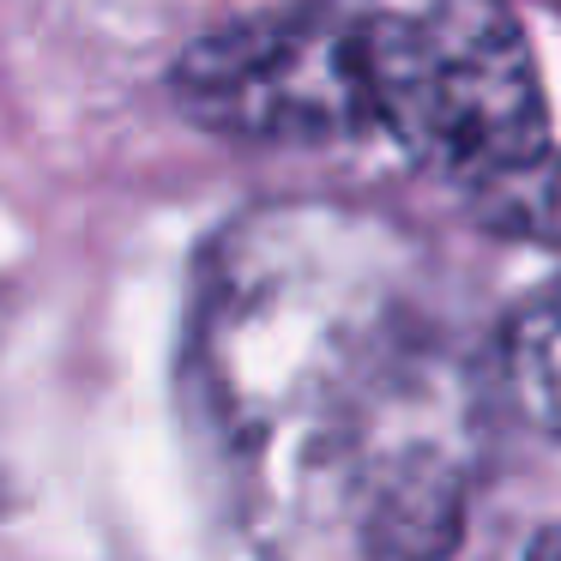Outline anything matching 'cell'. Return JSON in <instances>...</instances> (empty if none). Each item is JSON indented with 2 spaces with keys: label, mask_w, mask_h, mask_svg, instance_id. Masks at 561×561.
Here are the masks:
<instances>
[{
  "label": "cell",
  "mask_w": 561,
  "mask_h": 561,
  "mask_svg": "<svg viewBox=\"0 0 561 561\" xmlns=\"http://www.w3.org/2000/svg\"><path fill=\"white\" fill-rule=\"evenodd\" d=\"M170 91L206 134L254 146H327L375 127L368 19L278 7L224 25L175 61Z\"/></svg>",
  "instance_id": "cell-3"
},
{
  "label": "cell",
  "mask_w": 561,
  "mask_h": 561,
  "mask_svg": "<svg viewBox=\"0 0 561 561\" xmlns=\"http://www.w3.org/2000/svg\"><path fill=\"white\" fill-rule=\"evenodd\" d=\"M495 387L519 423L561 440V278L507 320L495 344Z\"/></svg>",
  "instance_id": "cell-4"
},
{
  "label": "cell",
  "mask_w": 561,
  "mask_h": 561,
  "mask_svg": "<svg viewBox=\"0 0 561 561\" xmlns=\"http://www.w3.org/2000/svg\"><path fill=\"white\" fill-rule=\"evenodd\" d=\"M375 127L423 170L501 187L543 163L549 110L507 0H423L368 19Z\"/></svg>",
  "instance_id": "cell-2"
},
{
  "label": "cell",
  "mask_w": 561,
  "mask_h": 561,
  "mask_svg": "<svg viewBox=\"0 0 561 561\" xmlns=\"http://www.w3.org/2000/svg\"><path fill=\"white\" fill-rule=\"evenodd\" d=\"M561 549V531H543V537H531V556H556Z\"/></svg>",
  "instance_id": "cell-5"
},
{
  "label": "cell",
  "mask_w": 561,
  "mask_h": 561,
  "mask_svg": "<svg viewBox=\"0 0 561 561\" xmlns=\"http://www.w3.org/2000/svg\"><path fill=\"white\" fill-rule=\"evenodd\" d=\"M187 392L236 519L266 549L435 556L477 459L471 375L387 218L254 206L206 248Z\"/></svg>",
  "instance_id": "cell-1"
}]
</instances>
